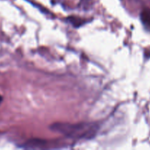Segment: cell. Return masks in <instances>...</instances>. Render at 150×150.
Instances as JSON below:
<instances>
[{
    "label": "cell",
    "instance_id": "obj_1",
    "mask_svg": "<svg viewBox=\"0 0 150 150\" xmlns=\"http://www.w3.org/2000/svg\"><path fill=\"white\" fill-rule=\"evenodd\" d=\"M49 128L52 131L60 133L66 137L76 140H88L96 135L99 125L96 123L81 122L76 124L65 122L54 123Z\"/></svg>",
    "mask_w": 150,
    "mask_h": 150
}]
</instances>
